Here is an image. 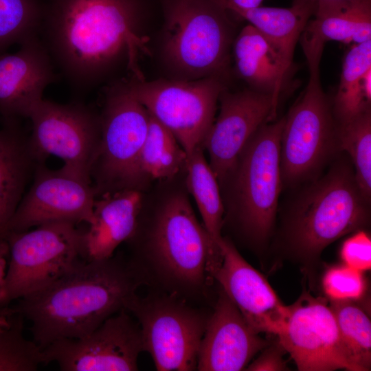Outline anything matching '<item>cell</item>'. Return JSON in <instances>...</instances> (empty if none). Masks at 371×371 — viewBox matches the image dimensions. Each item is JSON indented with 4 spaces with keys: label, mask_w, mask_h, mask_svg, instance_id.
Listing matches in <instances>:
<instances>
[{
    "label": "cell",
    "mask_w": 371,
    "mask_h": 371,
    "mask_svg": "<svg viewBox=\"0 0 371 371\" xmlns=\"http://www.w3.org/2000/svg\"><path fill=\"white\" fill-rule=\"evenodd\" d=\"M135 19L131 0H54L43 11L39 37L58 75L85 95L120 66L144 80L138 59L148 39Z\"/></svg>",
    "instance_id": "obj_1"
},
{
    "label": "cell",
    "mask_w": 371,
    "mask_h": 371,
    "mask_svg": "<svg viewBox=\"0 0 371 371\" xmlns=\"http://www.w3.org/2000/svg\"><path fill=\"white\" fill-rule=\"evenodd\" d=\"M144 280L138 267L117 256L83 260L5 309L27 319L33 340L44 348L59 339L84 337L126 309Z\"/></svg>",
    "instance_id": "obj_2"
},
{
    "label": "cell",
    "mask_w": 371,
    "mask_h": 371,
    "mask_svg": "<svg viewBox=\"0 0 371 371\" xmlns=\"http://www.w3.org/2000/svg\"><path fill=\"white\" fill-rule=\"evenodd\" d=\"M306 183L289 207L284 236L290 251L312 266L328 245L368 225L370 201L344 154L333 160L324 175Z\"/></svg>",
    "instance_id": "obj_3"
},
{
    "label": "cell",
    "mask_w": 371,
    "mask_h": 371,
    "mask_svg": "<svg viewBox=\"0 0 371 371\" xmlns=\"http://www.w3.org/2000/svg\"><path fill=\"white\" fill-rule=\"evenodd\" d=\"M299 41L309 77L284 116L280 150L282 185L290 188L316 179L340 153L332 101L321 82L320 63L326 42L311 27H305Z\"/></svg>",
    "instance_id": "obj_4"
},
{
    "label": "cell",
    "mask_w": 371,
    "mask_h": 371,
    "mask_svg": "<svg viewBox=\"0 0 371 371\" xmlns=\"http://www.w3.org/2000/svg\"><path fill=\"white\" fill-rule=\"evenodd\" d=\"M157 276L174 293L201 291L221 252L196 218L187 196L175 191L156 209L139 247Z\"/></svg>",
    "instance_id": "obj_5"
},
{
    "label": "cell",
    "mask_w": 371,
    "mask_h": 371,
    "mask_svg": "<svg viewBox=\"0 0 371 371\" xmlns=\"http://www.w3.org/2000/svg\"><path fill=\"white\" fill-rule=\"evenodd\" d=\"M284 116L262 124L248 140L221 184L227 210L253 243L267 242L274 225L282 188L280 150Z\"/></svg>",
    "instance_id": "obj_6"
},
{
    "label": "cell",
    "mask_w": 371,
    "mask_h": 371,
    "mask_svg": "<svg viewBox=\"0 0 371 371\" xmlns=\"http://www.w3.org/2000/svg\"><path fill=\"white\" fill-rule=\"evenodd\" d=\"M227 12L212 0H166L164 52L175 68L224 79L236 37Z\"/></svg>",
    "instance_id": "obj_7"
},
{
    "label": "cell",
    "mask_w": 371,
    "mask_h": 371,
    "mask_svg": "<svg viewBox=\"0 0 371 371\" xmlns=\"http://www.w3.org/2000/svg\"><path fill=\"white\" fill-rule=\"evenodd\" d=\"M83 232L74 223L51 222L32 230L9 232L0 307L44 288L86 260Z\"/></svg>",
    "instance_id": "obj_8"
},
{
    "label": "cell",
    "mask_w": 371,
    "mask_h": 371,
    "mask_svg": "<svg viewBox=\"0 0 371 371\" xmlns=\"http://www.w3.org/2000/svg\"><path fill=\"white\" fill-rule=\"evenodd\" d=\"M100 116L98 153L91 172L96 196L136 188L137 160L148 130L150 114L131 94L128 83L108 90Z\"/></svg>",
    "instance_id": "obj_9"
},
{
    "label": "cell",
    "mask_w": 371,
    "mask_h": 371,
    "mask_svg": "<svg viewBox=\"0 0 371 371\" xmlns=\"http://www.w3.org/2000/svg\"><path fill=\"white\" fill-rule=\"evenodd\" d=\"M131 94L176 137L187 157L203 148L214 121L217 102L226 89L223 78L145 80L128 83Z\"/></svg>",
    "instance_id": "obj_10"
},
{
    "label": "cell",
    "mask_w": 371,
    "mask_h": 371,
    "mask_svg": "<svg viewBox=\"0 0 371 371\" xmlns=\"http://www.w3.org/2000/svg\"><path fill=\"white\" fill-rule=\"evenodd\" d=\"M126 310L137 319L144 352L150 355L157 370H196L210 316L169 295L141 298L136 294Z\"/></svg>",
    "instance_id": "obj_11"
},
{
    "label": "cell",
    "mask_w": 371,
    "mask_h": 371,
    "mask_svg": "<svg viewBox=\"0 0 371 371\" xmlns=\"http://www.w3.org/2000/svg\"><path fill=\"white\" fill-rule=\"evenodd\" d=\"M28 118L32 126L29 142L37 161L54 155L64 161L63 169L91 182L100 139V114L80 100L60 104L43 98Z\"/></svg>",
    "instance_id": "obj_12"
},
{
    "label": "cell",
    "mask_w": 371,
    "mask_h": 371,
    "mask_svg": "<svg viewBox=\"0 0 371 371\" xmlns=\"http://www.w3.org/2000/svg\"><path fill=\"white\" fill-rule=\"evenodd\" d=\"M43 350L45 363L56 362L63 371H133L144 345L139 324L122 309L88 335Z\"/></svg>",
    "instance_id": "obj_13"
},
{
    "label": "cell",
    "mask_w": 371,
    "mask_h": 371,
    "mask_svg": "<svg viewBox=\"0 0 371 371\" xmlns=\"http://www.w3.org/2000/svg\"><path fill=\"white\" fill-rule=\"evenodd\" d=\"M300 371H356L343 346L334 314L326 299L304 292L292 305L276 334Z\"/></svg>",
    "instance_id": "obj_14"
},
{
    "label": "cell",
    "mask_w": 371,
    "mask_h": 371,
    "mask_svg": "<svg viewBox=\"0 0 371 371\" xmlns=\"http://www.w3.org/2000/svg\"><path fill=\"white\" fill-rule=\"evenodd\" d=\"M96 198L91 181L67 171L37 165L33 183L23 196L9 224V232L51 222L90 224ZM8 232V233H9Z\"/></svg>",
    "instance_id": "obj_15"
},
{
    "label": "cell",
    "mask_w": 371,
    "mask_h": 371,
    "mask_svg": "<svg viewBox=\"0 0 371 371\" xmlns=\"http://www.w3.org/2000/svg\"><path fill=\"white\" fill-rule=\"evenodd\" d=\"M217 118L203 144L209 154V164L219 185L254 133L264 124L276 119L277 110L271 95L249 88L221 93Z\"/></svg>",
    "instance_id": "obj_16"
},
{
    "label": "cell",
    "mask_w": 371,
    "mask_h": 371,
    "mask_svg": "<svg viewBox=\"0 0 371 371\" xmlns=\"http://www.w3.org/2000/svg\"><path fill=\"white\" fill-rule=\"evenodd\" d=\"M221 261L213 273L223 291L256 333L276 335L288 312L266 278L239 254L229 240L219 242Z\"/></svg>",
    "instance_id": "obj_17"
},
{
    "label": "cell",
    "mask_w": 371,
    "mask_h": 371,
    "mask_svg": "<svg viewBox=\"0 0 371 371\" xmlns=\"http://www.w3.org/2000/svg\"><path fill=\"white\" fill-rule=\"evenodd\" d=\"M13 54L0 55V118H28L45 89L58 74L39 36L19 45Z\"/></svg>",
    "instance_id": "obj_18"
},
{
    "label": "cell",
    "mask_w": 371,
    "mask_h": 371,
    "mask_svg": "<svg viewBox=\"0 0 371 371\" xmlns=\"http://www.w3.org/2000/svg\"><path fill=\"white\" fill-rule=\"evenodd\" d=\"M201 340L196 370L238 371L270 344L247 323L221 291Z\"/></svg>",
    "instance_id": "obj_19"
},
{
    "label": "cell",
    "mask_w": 371,
    "mask_h": 371,
    "mask_svg": "<svg viewBox=\"0 0 371 371\" xmlns=\"http://www.w3.org/2000/svg\"><path fill=\"white\" fill-rule=\"evenodd\" d=\"M143 196L135 188L105 192L96 196L93 218L83 232L86 260L109 258L118 246L135 234L140 221Z\"/></svg>",
    "instance_id": "obj_20"
},
{
    "label": "cell",
    "mask_w": 371,
    "mask_h": 371,
    "mask_svg": "<svg viewBox=\"0 0 371 371\" xmlns=\"http://www.w3.org/2000/svg\"><path fill=\"white\" fill-rule=\"evenodd\" d=\"M3 122L0 128V241L6 240L10 221L31 175L40 164L19 120Z\"/></svg>",
    "instance_id": "obj_21"
},
{
    "label": "cell",
    "mask_w": 371,
    "mask_h": 371,
    "mask_svg": "<svg viewBox=\"0 0 371 371\" xmlns=\"http://www.w3.org/2000/svg\"><path fill=\"white\" fill-rule=\"evenodd\" d=\"M235 65L239 76L256 91L271 95L276 109L286 92L292 73L269 41L252 25L245 26L233 45Z\"/></svg>",
    "instance_id": "obj_22"
},
{
    "label": "cell",
    "mask_w": 371,
    "mask_h": 371,
    "mask_svg": "<svg viewBox=\"0 0 371 371\" xmlns=\"http://www.w3.org/2000/svg\"><path fill=\"white\" fill-rule=\"evenodd\" d=\"M224 9L249 22L271 45L286 69L293 72V54L297 43L315 6L293 1L289 8L262 7L241 8L229 0H212Z\"/></svg>",
    "instance_id": "obj_23"
},
{
    "label": "cell",
    "mask_w": 371,
    "mask_h": 371,
    "mask_svg": "<svg viewBox=\"0 0 371 371\" xmlns=\"http://www.w3.org/2000/svg\"><path fill=\"white\" fill-rule=\"evenodd\" d=\"M332 106L338 125L371 109V40L353 44L346 54Z\"/></svg>",
    "instance_id": "obj_24"
},
{
    "label": "cell",
    "mask_w": 371,
    "mask_h": 371,
    "mask_svg": "<svg viewBox=\"0 0 371 371\" xmlns=\"http://www.w3.org/2000/svg\"><path fill=\"white\" fill-rule=\"evenodd\" d=\"M309 23L326 43L359 44L371 40V0H322Z\"/></svg>",
    "instance_id": "obj_25"
},
{
    "label": "cell",
    "mask_w": 371,
    "mask_h": 371,
    "mask_svg": "<svg viewBox=\"0 0 371 371\" xmlns=\"http://www.w3.org/2000/svg\"><path fill=\"white\" fill-rule=\"evenodd\" d=\"M186 161L187 155L174 135L150 114L148 133L137 164V189L146 177H175L186 168Z\"/></svg>",
    "instance_id": "obj_26"
},
{
    "label": "cell",
    "mask_w": 371,
    "mask_h": 371,
    "mask_svg": "<svg viewBox=\"0 0 371 371\" xmlns=\"http://www.w3.org/2000/svg\"><path fill=\"white\" fill-rule=\"evenodd\" d=\"M185 168L186 187L197 205L203 225L214 243L219 247L225 206L220 185L204 157L203 148H196L187 157Z\"/></svg>",
    "instance_id": "obj_27"
},
{
    "label": "cell",
    "mask_w": 371,
    "mask_h": 371,
    "mask_svg": "<svg viewBox=\"0 0 371 371\" xmlns=\"http://www.w3.org/2000/svg\"><path fill=\"white\" fill-rule=\"evenodd\" d=\"M355 300H330L341 340L356 371L371 368V322L368 313Z\"/></svg>",
    "instance_id": "obj_28"
},
{
    "label": "cell",
    "mask_w": 371,
    "mask_h": 371,
    "mask_svg": "<svg viewBox=\"0 0 371 371\" xmlns=\"http://www.w3.org/2000/svg\"><path fill=\"white\" fill-rule=\"evenodd\" d=\"M340 153L349 157L356 181L365 198L371 201V109L338 125Z\"/></svg>",
    "instance_id": "obj_29"
},
{
    "label": "cell",
    "mask_w": 371,
    "mask_h": 371,
    "mask_svg": "<svg viewBox=\"0 0 371 371\" xmlns=\"http://www.w3.org/2000/svg\"><path fill=\"white\" fill-rule=\"evenodd\" d=\"M7 314L0 322V371H35L45 363L43 348L23 335L24 318L18 313Z\"/></svg>",
    "instance_id": "obj_30"
},
{
    "label": "cell",
    "mask_w": 371,
    "mask_h": 371,
    "mask_svg": "<svg viewBox=\"0 0 371 371\" xmlns=\"http://www.w3.org/2000/svg\"><path fill=\"white\" fill-rule=\"evenodd\" d=\"M43 10L35 0H0V55L39 36Z\"/></svg>",
    "instance_id": "obj_31"
},
{
    "label": "cell",
    "mask_w": 371,
    "mask_h": 371,
    "mask_svg": "<svg viewBox=\"0 0 371 371\" xmlns=\"http://www.w3.org/2000/svg\"><path fill=\"white\" fill-rule=\"evenodd\" d=\"M323 286L330 300H356L364 293L362 272L347 265L330 268L324 274Z\"/></svg>",
    "instance_id": "obj_32"
},
{
    "label": "cell",
    "mask_w": 371,
    "mask_h": 371,
    "mask_svg": "<svg viewBox=\"0 0 371 371\" xmlns=\"http://www.w3.org/2000/svg\"><path fill=\"white\" fill-rule=\"evenodd\" d=\"M341 257L346 265L360 271L371 268V240L363 229L346 239L341 249Z\"/></svg>",
    "instance_id": "obj_33"
},
{
    "label": "cell",
    "mask_w": 371,
    "mask_h": 371,
    "mask_svg": "<svg viewBox=\"0 0 371 371\" xmlns=\"http://www.w3.org/2000/svg\"><path fill=\"white\" fill-rule=\"evenodd\" d=\"M260 355L247 366V370H287L286 361L283 359L286 352L279 341L275 345L267 346L262 350Z\"/></svg>",
    "instance_id": "obj_34"
},
{
    "label": "cell",
    "mask_w": 371,
    "mask_h": 371,
    "mask_svg": "<svg viewBox=\"0 0 371 371\" xmlns=\"http://www.w3.org/2000/svg\"><path fill=\"white\" fill-rule=\"evenodd\" d=\"M9 247L7 240L0 241V288L2 286L8 267Z\"/></svg>",
    "instance_id": "obj_35"
},
{
    "label": "cell",
    "mask_w": 371,
    "mask_h": 371,
    "mask_svg": "<svg viewBox=\"0 0 371 371\" xmlns=\"http://www.w3.org/2000/svg\"><path fill=\"white\" fill-rule=\"evenodd\" d=\"M234 5L241 8H254L260 6L264 0H229Z\"/></svg>",
    "instance_id": "obj_36"
},
{
    "label": "cell",
    "mask_w": 371,
    "mask_h": 371,
    "mask_svg": "<svg viewBox=\"0 0 371 371\" xmlns=\"http://www.w3.org/2000/svg\"><path fill=\"white\" fill-rule=\"evenodd\" d=\"M322 0H293V1H300V2H304L306 3L312 4L313 5H316V3Z\"/></svg>",
    "instance_id": "obj_37"
},
{
    "label": "cell",
    "mask_w": 371,
    "mask_h": 371,
    "mask_svg": "<svg viewBox=\"0 0 371 371\" xmlns=\"http://www.w3.org/2000/svg\"><path fill=\"white\" fill-rule=\"evenodd\" d=\"M7 317V314L4 313L3 311L0 310V322L5 320Z\"/></svg>",
    "instance_id": "obj_38"
}]
</instances>
